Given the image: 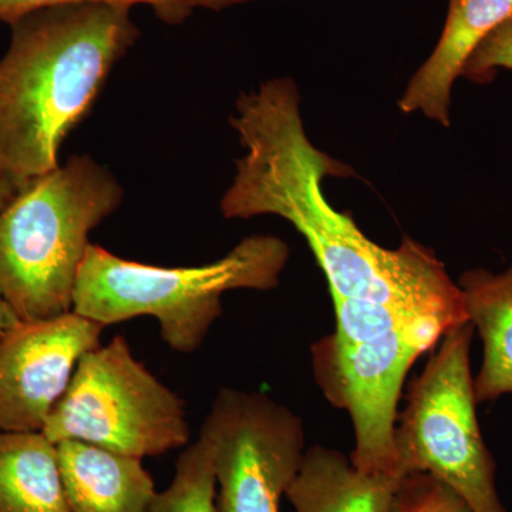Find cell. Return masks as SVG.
<instances>
[{
    "label": "cell",
    "mask_w": 512,
    "mask_h": 512,
    "mask_svg": "<svg viewBox=\"0 0 512 512\" xmlns=\"http://www.w3.org/2000/svg\"><path fill=\"white\" fill-rule=\"evenodd\" d=\"M19 318L15 311L0 298V342L6 335L18 325Z\"/></svg>",
    "instance_id": "obj_20"
},
{
    "label": "cell",
    "mask_w": 512,
    "mask_h": 512,
    "mask_svg": "<svg viewBox=\"0 0 512 512\" xmlns=\"http://www.w3.org/2000/svg\"><path fill=\"white\" fill-rule=\"evenodd\" d=\"M77 3H117V5H147L154 10L158 19L177 25L183 23L192 12L185 9L178 0H0V22H15L35 10L52 6L77 5Z\"/></svg>",
    "instance_id": "obj_17"
},
{
    "label": "cell",
    "mask_w": 512,
    "mask_h": 512,
    "mask_svg": "<svg viewBox=\"0 0 512 512\" xmlns=\"http://www.w3.org/2000/svg\"><path fill=\"white\" fill-rule=\"evenodd\" d=\"M474 326L448 329L412 384L394 443L403 476L426 473L456 491L473 512H507L495 463L477 419L470 350Z\"/></svg>",
    "instance_id": "obj_6"
},
{
    "label": "cell",
    "mask_w": 512,
    "mask_h": 512,
    "mask_svg": "<svg viewBox=\"0 0 512 512\" xmlns=\"http://www.w3.org/2000/svg\"><path fill=\"white\" fill-rule=\"evenodd\" d=\"M217 512H279L305 454L301 417L265 394L225 387L202 421Z\"/></svg>",
    "instance_id": "obj_8"
},
{
    "label": "cell",
    "mask_w": 512,
    "mask_h": 512,
    "mask_svg": "<svg viewBox=\"0 0 512 512\" xmlns=\"http://www.w3.org/2000/svg\"><path fill=\"white\" fill-rule=\"evenodd\" d=\"M131 9L77 3L10 23L0 59V167L15 194L59 167L63 141L136 45L141 32Z\"/></svg>",
    "instance_id": "obj_2"
},
{
    "label": "cell",
    "mask_w": 512,
    "mask_h": 512,
    "mask_svg": "<svg viewBox=\"0 0 512 512\" xmlns=\"http://www.w3.org/2000/svg\"><path fill=\"white\" fill-rule=\"evenodd\" d=\"M403 476L365 473L338 450L308 448L285 497L295 512H389Z\"/></svg>",
    "instance_id": "obj_12"
},
{
    "label": "cell",
    "mask_w": 512,
    "mask_h": 512,
    "mask_svg": "<svg viewBox=\"0 0 512 512\" xmlns=\"http://www.w3.org/2000/svg\"><path fill=\"white\" fill-rule=\"evenodd\" d=\"M498 69L512 70V18L478 46L464 67L463 77L474 83H490Z\"/></svg>",
    "instance_id": "obj_18"
},
{
    "label": "cell",
    "mask_w": 512,
    "mask_h": 512,
    "mask_svg": "<svg viewBox=\"0 0 512 512\" xmlns=\"http://www.w3.org/2000/svg\"><path fill=\"white\" fill-rule=\"evenodd\" d=\"M56 447L70 512H150L158 493L143 458L79 440Z\"/></svg>",
    "instance_id": "obj_11"
},
{
    "label": "cell",
    "mask_w": 512,
    "mask_h": 512,
    "mask_svg": "<svg viewBox=\"0 0 512 512\" xmlns=\"http://www.w3.org/2000/svg\"><path fill=\"white\" fill-rule=\"evenodd\" d=\"M185 9L194 12V9L222 10L251 0H178Z\"/></svg>",
    "instance_id": "obj_19"
},
{
    "label": "cell",
    "mask_w": 512,
    "mask_h": 512,
    "mask_svg": "<svg viewBox=\"0 0 512 512\" xmlns=\"http://www.w3.org/2000/svg\"><path fill=\"white\" fill-rule=\"evenodd\" d=\"M229 121L247 153L222 197L225 218L276 215L291 222L308 242L330 293L430 313L454 325L468 322L463 292L434 251L413 239L397 249L380 247L326 200L323 180L352 171L309 140L292 79L266 80L242 94Z\"/></svg>",
    "instance_id": "obj_1"
},
{
    "label": "cell",
    "mask_w": 512,
    "mask_h": 512,
    "mask_svg": "<svg viewBox=\"0 0 512 512\" xmlns=\"http://www.w3.org/2000/svg\"><path fill=\"white\" fill-rule=\"evenodd\" d=\"M330 296L336 329L313 346L316 382L352 420L353 466L403 476L394 433L404 379L417 357L457 325L430 313Z\"/></svg>",
    "instance_id": "obj_5"
},
{
    "label": "cell",
    "mask_w": 512,
    "mask_h": 512,
    "mask_svg": "<svg viewBox=\"0 0 512 512\" xmlns=\"http://www.w3.org/2000/svg\"><path fill=\"white\" fill-rule=\"evenodd\" d=\"M288 259V244L272 235L242 239L224 258L187 268L141 264L90 244L77 275L73 312L104 328L151 316L171 349L191 355L220 319L225 292L271 291Z\"/></svg>",
    "instance_id": "obj_4"
},
{
    "label": "cell",
    "mask_w": 512,
    "mask_h": 512,
    "mask_svg": "<svg viewBox=\"0 0 512 512\" xmlns=\"http://www.w3.org/2000/svg\"><path fill=\"white\" fill-rule=\"evenodd\" d=\"M123 197L117 178L87 156L70 158L13 195L0 212V298L19 320L73 311L90 232Z\"/></svg>",
    "instance_id": "obj_3"
},
{
    "label": "cell",
    "mask_w": 512,
    "mask_h": 512,
    "mask_svg": "<svg viewBox=\"0 0 512 512\" xmlns=\"http://www.w3.org/2000/svg\"><path fill=\"white\" fill-rule=\"evenodd\" d=\"M0 512H70L56 444L42 431H0Z\"/></svg>",
    "instance_id": "obj_14"
},
{
    "label": "cell",
    "mask_w": 512,
    "mask_h": 512,
    "mask_svg": "<svg viewBox=\"0 0 512 512\" xmlns=\"http://www.w3.org/2000/svg\"><path fill=\"white\" fill-rule=\"evenodd\" d=\"M42 433L138 458L190 443L184 400L136 359L124 336L84 353Z\"/></svg>",
    "instance_id": "obj_7"
},
{
    "label": "cell",
    "mask_w": 512,
    "mask_h": 512,
    "mask_svg": "<svg viewBox=\"0 0 512 512\" xmlns=\"http://www.w3.org/2000/svg\"><path fill=\"white\" fill-rule=\"evenodd\" d=\"M468 320L483 340V365L476 379L477 403L512 393V265L500 274L471 269L458 282Z\"/></svg>",
    "instance_id": "obj_13"
},
{
    "label": "cell",
    "mask_w": 512,
    "mask_h": 512,
    "mask_svg": "<svg viewBox=\"0 0 512 512\" xmlns=\"http://www.w3.org/2000/svg\"><path fill=\"white\" fill-rule=\"evenodd\" d=\"M13 195H15V192L9 187L8 181H6L5 175H3L2 167H0V212L9 204Z\"/></svg>",
    "instance_id": "obj_21"
},
{
    "label": "cell",
    "mask_w": 512,
    "mask_h": 512,
    "mask_svg": "<svg viewBox=\"0 0 512 512\" xmlns=\"http://www.w3.org/2000/svg\"><path fill=\"white\" fill-rule=\"evenodd\" d=\"M389 512H473L470 505L430 474L404 476L393 495Z\"/></svg>",
    "instance_id": "obj_16"
},
{
    "label": "cell",
    "mask_w": 512,
    "mask_h": 512,
    "mask_svg": "<svg viewBox=\"0 0 512 512\" xmlns=\"http://www.w3.org/2000/svg\"><path fill=\"white\" fill-rule=\"evenodd\" d=\"M512 18V0H450L446 23L433 53L399 100L409 114L421 111L450 126L451 90L478 46Z\"/></svg>",
    "instance_id": "obj_10"
},
{
    "label": "cell",
    "mask_w": 512,
    "mask_h": 512,
    "mask_svg": "<svg viewBox=\"0 0 512 512\" xmlns=\"http://www.w3.org/2000/svg\"><path fill=\"white\" fill-rule=\"evenodd\" d=\"M103 329L73 311L19 320L0 342V431H42Z\"/></svg>",
    "instance_id": "obj_9"
},
{
    "label": "cell",
    "mask_w": 512,
    "mask_h": 512,
    "mask_svg": "<svg viewBox=\"0 0 512 512\" xmlns=\"http://www.w3.org/2000/svg\"><path fill=\"white\" fill-rule=\"evenodd\" d=\"M217 481L210 447L198 437L178 458L173 481L158 493L150 512H217Z\"/></svg>",
    "instance_id": "obj_15"
}]
</instances>
